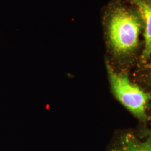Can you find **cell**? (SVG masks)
Instances as JSON below:
<instances>
[{"mask_svg": "<svg viewBox=\"0 0 151 151\" xmlns=\"http://www.w3.org/2000/svg\"></svg>", "mask_w": 151, "mask_h": 151, "instance_id": "obj_5", "label": "cell"}, {"mask_svg": "<svg viewBox=\"0 0 151 151\" xmlns=\"http://www.w3.org/2000/svg\"><path fill=\"white\" fill-rule=\"evenodd\" d=\"M124 7H118L113 12L109 23L108 34L114 51L128 54L135 49L139 42L142 18Z\"/></svg>", "mask_w": 151, "mask_h": 151, "instance_id": "obj_1", "label": "cell"}, {"mask_svg": "<svg viewBox=\"0 0 151 151\" xmlns=\"http://www.w3.org/2000/svg\"><path fill=\"white\" fill-rule=\"evenodd\" d=\"M138 9L145 24V48L142 59L147 62L151 55V0H129Z\"/></svg>", "mask_w": 151, "mask_h": 151, "instance_id": "obj_3", "label": "cell"}, {"mask_svg": "<svg viewBox=\"0 0 151 151\" xmlns=\"http://www.w3.org/2000/svg\"><path fill=\"white\" fill-rule=\"evenodd\" d=\"M114 151H151V138L140 140L133 135H124Z\"/></svg>", "mask_w": 151, "mask_h": 151, "instance_id": "obj_4", "label": "cell"}, {"mask_svg": "<svg viewBox=\"0 0 151 151\" xmlns=\"http://www.w3.org/2000/svg\"><path fill=\"white\" fill-rule=\"evenodd\" d=\"M110 85L116 97L139 119H147L146 110L151 96L130 81L128 76L116 72L107 64Z\"/></svg>", "mask_w": 151, "mask_h": 151, "instance_id": "obj_2", "label": "cell"}]
</instances>
